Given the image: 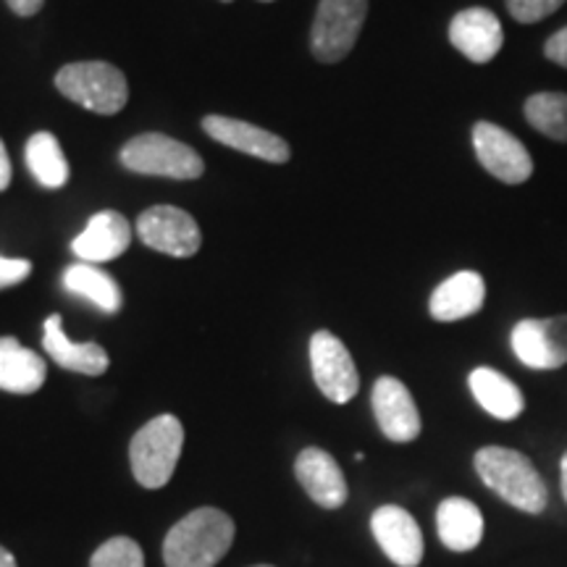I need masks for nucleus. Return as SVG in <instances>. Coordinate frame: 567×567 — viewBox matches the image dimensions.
Returning a JSON list of instances; mask_svg holds the SVG:
<instances>
[{
    "mask_svg": "<svg viewBox=\"0 0 567 567\" xmlns=\"http://www.w3.org/2000/svg\"><path fill=\"white\" fill-rule=\"evenodd\" d=\"M478 478L496 496L528 515H542L549 505V488L530 457L507 446H484L473 457Z\"/></svg>",
    "mask_w": 567,
    "mask_h": 567,
    "instance_id": "nucleus-1",
    "label": "nucleus"
},
{
    "mask_svg": "<svg viewBox=\"0 0 567 567\" xmlns=\"http://www.w3.org/2000/svg\"><path fill=\"white\" fill-rule=\"evenodd\" d=\"M234 542V520L224 509L200 507L182 517L163 542L166 567H216Z\"/></svg>",
    "mask_w": 567,
    "mask_h": 567,
    "instance_id": "nucleus-2",
    "label": "nucleus"
},
{
    "mask_svg": "<svg viewBox=\"0 0 567 567\" xmlns=\"http://www.w3.org/2000/svg\"><path fill=\"white\" fill-rule=\"evenodd\" d=\"M184 429L179 417L158 415L134 434L130 463L134 478L145 488H161L172 481L182 457Z\"/></svg>",
    "mask_w": 567,
    "mask_h": 567,
    "instance_id": "nucleus-3",
    "label": "nucleus"
},
{
    "mask_svg": "<svg viewBox=\"0 0 567 567\" xmlns=\"http://www.w3.org/2000/svg\"><path fill=\"white\" fill-rule=\"evenodd\" d=\"M55 87L69 101L84 105L92 113H101V116L118 113L126 105V97H130L126 76L105 61L69 63L55 74Z\"/></svg>",
    "mask_w": 567,
    "mask_h": 567,
    "instance_id": "nucleus-4",
    "label": "nucleus"
},
{
    "mask_svg": "<svg viewBox=\"0 0 567 567\" xmlns=\"http://www.w3.org/2000/svg\"><path fill=\"white\" fill-rule=\"evenodd\" d=\"M124 168L145 176H166V179H197L205 172V163L193 147L166 134L147 132L126 142L118 155Z\"/></svg>",
    "mask_w": 567,
    "mask_h": 567,
    "instance_id": "nucleus-5",
    "label": "nucleus"
},
{
    "mask_svg": "<svg viewBox=\"0 0 567 567\" xmlns=\"http://www.w3.org/2000/svg\"><path fill=\"white\" fill-rule=\"evenodd\" d=\"M368 0H321L310 30V51L321 63H339L363 32Z\"/></svg>",
    "mask_w": 567,
    "mask_h": 567,
    "instance_id": "nucleus-6",
    "label": "nucleus"
},
{
    "mask_svg": "<svg viewBox=\"0 0 567 567\" xmlns=\"http://www.w3.org/2000/svg\"><path fill=\"white\" fill-rule=\"evenodd\" d=\"M509 347L530 371H557L567 365V316L523 318L509 334Z\"/></svg>",
    "mask_w": 567,
    "mask_h": 567,
    "instance_id": "nucleus-7",
    "label": "nucleus"
},
{
    "mask_svg": "<svg viewBox=\"0 0 567 567\" xmlns=\"http://www.w3.org/2000/svg\"><path fill=\"white\" fill-rule=\"evenodd\" d=\"M473 151L481 166L502 184H523L534 176L528 147L499 124L478 122L473 126Z\"/></svg>",
    "mask_w": 567,
    "mask_h": 567,
    "instance_id": "nucleus-8",
    "label": "nucleus"
},
{
    "mask_svg": "<svg viewBox=\"0 0 567 567\" xmlns=\"http://www.w3.org/2000/svg\"><path fill=\"white\" fill-rule=\"evenodd\" d=\"M310 368H313L316 386L326 400L344 405L358 394L360 375L352 354L331 331H316L310 339Z\"/></svg>",
    "mask_w": 567,
    "mask_h": 567,
    "instance_id": "nucleus-9",
    "label": "nucleus"
},
{
    "mask_svg": "<svg viewBox=\"0 0 567 567\" xmlns=\"http://www.w3.org/2000/svg\"><path fill=\"white\" fill-rule=\"evenodd\" d=\"M137 234L142 245H147L151 250L174 255V258H189L203 245L195 218L187 210L174 208V205L147 208L137 221Z\"/></svg>",
    "mask_w": 567,
    "mask_h": 567,
    "instance_id": "nucleus-10",
    "label": "nucleus"
},
{
    "mask_svg": "<svg viewBox=\"0 0 567 567\" xmlns=\"http://www.w3.org/2000/svg\"><path fill=\"white\" fill-rule=\"evenodd\" d=\"M371 405L375 423H379L381 434H384L389 442L408 444L421 436V413H417L413 394L408 392V386L402 384L400 379H394V375H381L373 384Z\"/></svg>",
    "mask_w": 567,
    "mask_h": 567,
    "instance_id": "nucleus-11",
    "label": "nucleus"
},
{
    "mask_svg": "<svg viewBox=\"0 0 567 567\" xmlns=\"http://www.w3.org/2000/svg\"><path fill=\"white\" fill-rule=\"evenodd\" d=\"M371 530L381 551L396 567H417L423 559V530L405 507L384 505L371 517Z\"/></svg>",
    "mask_w": 567,
    "mask_h": 567,
    "instance_id": "nucleus-12",
    "label": "nucleus"
},
{
    "mask_svg": "<svg viewBox=\"0 0 567 567\" xmlns=\"http://www.w3.org/2000/svg\"><path fill=\"white\" fill-rule=\"evenodd\" d=\"M450 42L467 61L488 63L505 45V30L494 11L476 6L455 13V19L450 21Z\"/></svg>",
    "mask_w": 567,
    "mask_h": 567,
    "instance_id": "nucleus-13",
    "label": "nucleus"
},
{
    "mask_svg": "<svg viewBox=\"0 0 567 567\" xmlns=\"http://www.w3.org/2000/svg\"><path fill=\"white\" fill-rule=\"evenodd\" d=\"M203 130L210 134L213 140L221 142L226 147H234V151L255 155V158L268 161V163H287L289 151L287 140H281L279 134L260 130V126L239 122V118L229 116H205Z\"/></svg>",
    "mask_w": 567,
    "mask_h": 567,
    "instance_id": "nucleus-14",
    "label": "nucleus"
},
{
    "mask_svg": "<svg viewBox=\"0 0 567 567\" xmlns=\"http://www.w3.org/2000/svg\"><path fill=\"white\" fill-rule=\"evenodd\" d=\"M132 243V226L122 213L101 210L90 218L80 237L71 243L82 264H109L126 252Z\"/></svg>",
    "mask_w": 567,
    "mask_h": 567,
    "instance_id": "nucleus-15",
    "label": "nucleus"
},
{
    "mask_svg": "<svg viewBox=\"0 0 567 567\" xmlns=\"http://www.w3.org/2000/svg\"><path fill=\"white\" fill-rule=\"evenodd\" d=\"M295 476L316 505L339 509L347 502V481L342 467L329 452L308 446L295 460Z\"/></svg>",
    "mask_w": 567,
    "mask_h": 567,
    "instance_id": "nucleus-16",
    "label": "nucleus"
},
{
    "mask_svg": "<svg viewBox=\"0 0 567 567\" xmlns=\"http://www.w3.org/2000/svg\"><path fill=\"white\" fill-rule=\"evenodd\" d=\"M486 302V281L476 271H460L439 284L431 295L429 313L434 321L452 323L476 316Z\"/></svg>",
    "mask_w": 567,
    "mask_h": 567,
    "instance_id": "nucleus-17",
    "label": "nucleus"
},
{
    "mask_svg": "<svg viewBox=\"0 0 567 567\" xmlns=\"http://www.w3.org/2000/svg\"><path fill=\"white\" fill-rule=\"evenodd\" d=\"M436 534L446 549L471 551L484 538V515L465 496H450L436 509Z\"/></svg>",
    "mask_w": 567,
    "mask_h": 567,
    "instance_id": "nucleus-18",
    "label": "nucleus"
},
{
    "mask_svg": "<svg viewBox=\"0 0 567 567\" xmlns=\"http://www.w3.org/2000/svg\"><path fill=\"white\" fill-rule=\"evenodd\" d=\"M42 347L61 368L84 375H101L109 371V354L95 342H71L66 331L61 329V316L55 313L45 321Z\"/></svg>",
    "mask_w": 567,
    "mask_h": 567,
    "instance_id": "nucleus-19",
    "label": "nucleus"
},
{
    "mask_svg": "<svg viewBox=\"0 0 567 567\" xmlns=\"http://www.w3.org/2000/svg\"><path fill=\"white\" fill-rule=\"evenodd\" d=\"M467 386L473 396L488 415L496 421H515L526 410V396L517 389L515 381H509L505 373L494 368H476L467 375Z\"/></svg>",
    "mask_w": 567,
    "mask_h": 567,
    "instance_id": "nucleus-20",
    "label": "nucleus"
},
{
    "mask_svg": "<svg viewBox=\"0 0 567 567\" xmlns=\"http://www.w3.org/2000/svg\"><path fill=\"white\" fill-rule=\"evenodd\" d=\"M45 360L21 347L13 337H0V389L11 394H32L45 384Z\"/></svg>",
    "mask_w": 567,
    "mask_h": 567,
    "instance_id": "nucleus-21",
    "label": "nucleus"
},
{
    "mask_svg": "<svg viewBox=\"0 0 567 567\" xmlns=\"http://www.w3.org/2000/svg\"><path fill=\"white\" fill-rule=\"evenodd\" d=\"M63 287H66L71 295H80L92 305H97L105 313H116V310L122 308V289H118V284L113 281V276L105 274L103 268L92 264L69 266L66 271H63Z\"/></svg>",
    "mask_w": 567,
    "mask_h": 567,
    "instance_id": "nucleus-22",
    "label": "nucleus"
},
{
    "mask_svg": "<svg viewBox=\"0 0 567 567\" xmlns=\"http://www.w3.org/2000/svg\"><path fill=\"white\" fill-rule=\"evenodd\" d=\"M27 166L42 187L59 189L69 182V163L59 140L51 132L32 134L27 142Z\"/></svg>",
    "mask_w": 567,
    "mask_h": 567,
    "instance_id": "nucleus-23",
    "label": "nucleus"
},
{
    "mask_svg": "<svg viewBox=\"0 0 567 567\" xmlns=\"http://www.w3.org/2000/svg\"><path fill=\"white\" fill-rule=\"evenodd\" d=\"M523 116L538 134L567 145V92H534L523 105Z\"/></svg>",
    "mask_w": 567,
    "mask_h": 567,
    "instance_id": "nucleus-24",
    "label": "nucleus"
},
{
    "mask_svg": "<svg viewBox=\"0 0 567 567\" xmlns=\"http://www.w3.org/2000/svg\"><path fill=\"white\" fill-rule=\"evenodd\" d=\"M90 567H145V555L130 536H116L109 538L103 547H97L90 559Z\"/></svg>",
    "mask_w": 567,
    "mask_h": 567,
    "instance_id": "nucleus-25",
    "label": "nucleus"
},
{
    "mask_svg": "<svg viewBox=\"0 0 567 567\" xmlns=\"http://www.w3.org/2000/svg\"><path fill=\"white\" fill-rule=\"evenodd\" d=\"M565 6V0H507L509 17L520 24H536L544 21L551 13L559 11Z\"/></svg>",
    "mask_w": 567,
    "mask_h": 567,
    "instance_id": "nucleus-26",
    "label": "nucleus"
},
{
    "mask_svg": "<svg viewBox=\"0 0 567 567\" xmlns=\"http://www.w3.org/2000/svg\"><path fill=\"white\" fill-rule=\"evenodd\" d=\"M32 274V264L24 258H3L0 255V289L21 284Z\"/></svg>",
    "mask_w": 567,
    "mask_h": 567,
    "instance_id": "nucleus-27",
    "label": "nucleus"
},
{
    "mask_svg": "<svg viewBox=\"0 0 567 567\" xmlns=\"http://www.w3.org/2000/svg\"><path fill=\"white\" fill-rule=\"evenodd\" d=\"M544 55L557 66L567 69V27L551 34V38L544 42Z\"/></svg>",
    "mask_w": 567,
    "mask_h": 567,
    "instance_id": "nucleus-28",
    "label": "nucleus"
},
{
    "mask_svg": "<svg viewBox=\"0 0 567 567\" xmlns=\"http://www.w3.org/2000/svg\"><path fill=\"white\" fill-rule=\"evenodd\" d=\"M6 3H9V9L13 13H19V17H34L45 0H6Z\"/></svg>",
    "mask_w": 567,
    "mask_h": 567,
    "instance_id": "nucleus-29",
    "label": "nucleus"
},
{
    "mask_svg": "<svg viewBox=\"0 0 567 567\" xmlns=\"http://www.w3.org/2000/svg\"><path fill=\"white\" fill-rule=\"evenodd\" d=\"M9 182H11V161H9V153H6L3 140H0V193L9 187Z\"/></svg>",
    "mask_w": 567,
    "mask_h": 567,
    "instance_id": "nucleus-30",
    "label": "nucleus"
},
{
    "mask_svg": "<svg viewBox=\"0 0 567 567\" xmlns=\"http://www.w3.org/2000/svg\"><path fill=\"white\" fill-rule=\"evenodd\" d=\"M559 486H563V496L567 502V452L563 455V460H559Z\"/></svg>",
    "mask_w": 567,
    "mask_h": 567,
    "instance_id": "nucleus-31",
    "label": "nucleus"
},
{
    "mask_svg": "<svg viewBox=\"0 0 567 567\" xmlns=\"http://www.w3.org/2000/svg\"><path fill=\"white\" fill-rule=\"evenodd\" d=\"M0 567H17V559H13L11 551L3 547H0Z\"/></svg>",
    "mask_w": 567,
    "mask_h": 567,
    "instance_id": "nucleus-32",
    "label": "nucleus"
},
{
    "mask_svg": "<svg viewBox=\"0 0 567 567\" xmlns=\"http://www.w3.org/2000/svg\"><path fill=\"white\" fill-rule=\"evenodd\" d=\"M255 567H271V565H255Z\"/></svg>",
    "mask_w": 567,
    "mask_h": 567,
    "instance_id": "nucleus-33",
    "label": "nucleus"
},
{
    "mask_svg": "<svg viewBox=\"0 0 567 567\" xmlns=\"http://www.w3.org/2000/svg\"><path fill=\"white\" fill-rule=\"evenodd\" d=\"M224 3H231V0H224Z\"/></svg>",
    "mask_w": 567,
    "mask_h": 567,
    "instance_id": "nucleus-34",
    "label": "nucleus"
},
{
    "mask_svg": "<svg viewBox=\"0 0 567 567\" xmlns=\"http://www.w3.org/2000/svg\"><path fill=\"white\" fill-rule=\"evenodd\" d=\"M266 3H268V0H266Z\"/></svg>",
    "mask_w": 567,
    "mask_h": 567,
    "instance_id": "nucleus-35",
    "label": "nucleus"
}]
</instances>
